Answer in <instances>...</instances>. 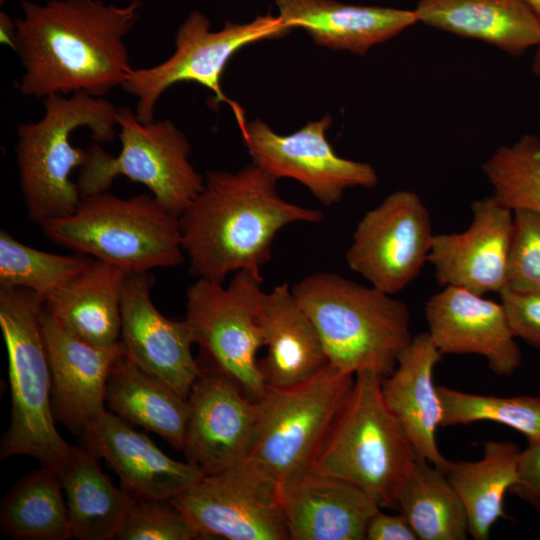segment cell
Masks as SVG:
<instances>
[{"label":"cell","instance_id":"cell-1","mask_svg":"<svg viewBox=\"0 0 540 540\" xmlns=\"http://www.w3.org/2000/svg\"><path fill=\"white\" fill-rule=\"evenodd\" d=\"M140 0L125 6L102 0H22L13 50L25 96L47 98L84 92L103 97L133 70L124 38L136 23Z\"/></svg>","mask_w":540,"mask_h":540},{"label":"cell","instance_id":"cell-2","mask_svg":"<svg viewBox=\"0 0 540 540\" xmlns=\"http://www.w3.org/2000/svg\"><path fill=\"white\" fill-rule=\"evenodd\" d=\"M277 181L253 162L236 172L207 173L203 189L178 218L192 275L223 284L230 273L260 270L283 227L322 220L321 211L284 200Z\"/></svg>","mask_w":540,"mask_h":540},{"label":"cell","instance_id":"cell-3","mask_svg":"<svg viewBox=\"0 0 540 540\" xmlns=\"http://www.w3.org/2000/svg\"><path fill=\"white\" fill-rule=\"evenodd\" d=\"M291 291L316 327L329 364L384 378L410 344V311L392 295L331 272L298 281Z\"/></svg>","mask_w":540,"mask_h":540},{"label":"cell","instance_id":"cell-4","mask_svg":"<svg viewBox=\"0 0 540 540\" xmlns=\"http://www.w3.org/2000/svg\"><path fill=\"white\" fill-rule=\"evenodd\" d=\"M381 380L373 372L355 375L308 468L356 485L380 508H398L418 456L383 399Z\"/></svg>","mask_w":540,"mask_h":540},{"label":"cell","instance_id":"cell-5","mask_svg":"<svg viewBox=\"0 0 540 540\" xmlns=\"http://www.w3.org/2000/svg\"><path fill=\"white\" fill-rule=\"evenodd\" d=\"M44 108L38 121L18 125L16 144L25 208L39 226L72 214L81 200L70 175L85 163L88 151L71 144L72 133L87 127L94 141L111 142L118 126V108L84 92L49 96Z\"/></svg>","mask_w":540,"mask_h":540},{"label":"cell","instance_id":"cell-6","mask_svg":"<svg viewBox=\"0 0 540 540\" xmlns=\"http://www.w3.org/2000/svg\"><path fill=\"white\" fill-rule=\"evenodd\" d=\"M43 303L22 288L0 287V329L7 349L11 421L0 458L31 456L59 476L76 447L58 432L51 405V378L40 314Z\"/></svg>","mask_w":540,"mask_h":540},{"label":"cell","instance_id":"cell-7","mask_svg":"<svg viewBox=\"0 0 540 540\" xmlns=\"http://www.w3.org/2000/svg\"><path fill=\"white\" fill-rule=\"evenodd\" d=\"M40 227L50 241L128 273L176 267L185 259L178 217L148 194H93L72 214Z\"/></svg>","mask_w":540,"mask_h":540},{"label":"cell","instance_id":"cell-8","mask_svg":"<svg viewBox=\"0 0 540 540\" xmlns=\"http://www.w3.org/2000/svg\"><path fill=\"white\" fill-rule=\"evenodd\" d=\"M355 375L328 364L311 379L289 388L268 387L257 399L258 424L247 457L234 468L275 488L307 468Z\"/></svg>","mask_w":540,"mask_h":540},{"label":"cell","instance_id":"cell-9","mask_svg":"<svg viewBox=\"0 0 540 540\" xmlns=\"http://www.w3.org/2000/svg\"><path fill=\"white\" fill-rule=\"evenodd\" d=\"M121 150L113 156L91 145L77 181L81 198L106 192L115 178L143 184L170 213L179 218L204 187L205 179L189 162L191 146L170 120L139 121L128 107L118 108Z\"/></svg>","mask_w":540,"mask_h":540},{"label":"cell","instance_id":"cell-10","mask_svg":"<svg viewBox=\"0 0 540 540\" xmlns=\"http://www.w3.org/2000/svg\"><path fill=\"white\" fill-rule=\"evenodd\" d=\"M292 28L279 16L259 15L254 20L235 24L227 21L219 31L210 30L209 19L199 11L191 12L178 28L175 52L162 63L134 69L122 89L137 100L135 115L139 121H154L160 96L179 82H195L213 93V102L229 104L239 128L245 123L244 111L223 92L221 79L230 59L250 44L284 37Z\"/></svg>","mask_w":540,"mask_h":540},{"label":"cell","instance_id":"cell-11","mask_svg":"<svg viewBox=\"0 0 540 540\" xmlns=\"http://www.w3.org/2000/svg\"><path fill=\"white\" fill-rule=\"evenodd\" d=\"M262 283L259 269H243L228 287L199 278L186 292L185 319L195 343L253 400L268 388L256 356L263 346L259 316L267 293Z\"/></svg>","mask_w":540,"mask_h":540},{"label":"cell","instance_id":"cell-12","mask_svg":"<svg viewBox=\"0 0 540 540\" xmlns=\"http://www.w3.org/2000/svg\"><path fill=\"white\" fill-rule=\"evenodd\" d=\"M434 235L430 213L419 195L397 190L358 222L346 262L371 286L394 295L428 262Z\"/></svg>","mask_w":540,"mask_h":540},{"label":"cell","instance_id":"cell-13","mask_svg":"<svg viewBox=\"0 0 540 540\" xmlns=\"http://www.w3.org/2000/svg\"><path fill=\"white\" fill-rule=\"evenodd\" d=\"M331 123L328 114L290 135H280L257 118L246 121L240 131L254 164L278 180H297L320 203L332 206L349 188L375 187L378 175L371 164L336 154L326 137Z\"/></svg>","mask_w":540,"mask_h":540},{"label":"cell","instance_id":"cell-14","mask_svg":"<svg viewBox=\"0 0 540 540\" xmlns=\"http://www.w3.org/2000/svg\"><path fill=\"white\" fill-rule=\"evenodd\" d=\"M214 367L200 366L187 397L183 452L205 476L230 469L247 457L259 416L257 401Z\"/></svg>","mask_w":540,"mask_h":540},{"label":"cell","instance_id":"cell-15","mask_svg":"<svg viewBox=\"0 0 540 540\" xmlns=\"http://www.w3.org/2000/svg\"><path fill=\"white\" fill-rule=\"evenodd\" d=\"M199 538L289 540L277 490L234 467L204 476L171 498Z\"/></svg>","mask_w":540,"mask_h":540},{"label":"cell","instance_id":"cell-16","mask_svg":"<svg viewBox=\"0 0 540 540\" xmlns=\"http://www.w3.org/2000/svg\"><path fill=\"white\" fill-rule=\"evenodd\" d=\"M149 272L128 273L121 302L120 343L125 356L186 398L200 374L192 355L193 331L186 319L171 320L154 306Z\"/></svg>","mask_w":540,"mask_h":540},{"label":"cell","instance_id":"cell-17","mask_svg":"<svg viewBox=\"0 0 540 540\" xmlns=\"http://www.w3.org/2000/svg\"><path fill=\"white\" fill-rule=\"evenodd\" d=\"M471 211L462 232L434 235L428 262L443 287L499 294L507 285L513 211L492 195L475 200Z\"/></svg>","mask_w":540,"mask_h":540},{"label":"cell","instance_id":"cell-18","mask_svg":"<svg viewBox=\"0 0 540 540\" xmlns=\"http://www.w3.org/2000/svg\"><path fill=\"white\" fill-rule=\"evenodd\" d=\"M41 328L46 347L51 405L56 423L82 435L90 421L105 411L107 380L124 354L119 341L111 347L92 345L65 329L42 306Z\"/></svg>","mask_w":540,"mask_h":540},{"label":"cell","instance_id":"cell-19","mask_svg":"<svg viewBox=\"0 0 540 540\" xmlns=\"http://www.w3.org/2000/svg\"><path fill=\"white\" fill-rule=\"evenodd\" d=\"M428 334L444 354H475L498 376L512 375L522 354L502 303L447 286L425 305Z\"/></svg>","mask_w":540,"mask_h":540},{"label":"cell","instance_id":"cell-20","mask_svg":"<svg viewBox=\"0 0 540 540\" xmlns=\"http://www.w3.org/2000/svg\"><path fill=\"white\" fill-rule=\"evenodd\" d=\"M277 494L290 540H364L380 509L356 485L308 467L281 484Z\"/></svg>","mask_w":540,"mask_h":540},{"label":"cell","instance_id":"cell-21","mask_svg":"<svg viewBox=\"0 0 540 540\" xmlns=\"http://www.w3.org/2000/svg\"><path fill=\"white\" fill-rule=\"evenodd\" d=\"M81 436L87 449L105 459L122 487L137 498L171 499L205 476L192 464L172 459L144 433L106 410Z\"/></svg>","mask_w":540,"mask_h":540},{"label":"cell","instance_id":"cell-22","mask_svg":"<svg viewBox=\"0 0 540 540\" xmlns=\"http://www.w3.org/2000/svg\"><path fill=\"white\" fill-rule=\"evenodd\" d=\"M442 356L428 332L413 336L400 354L395 369L382 378L381 392L416 455L445 473L449 460L436 442L442 406L434 383V370Z\"/></svg>","mask_w":540,"mask_h":540},{"label":"cell","instance_id":"cell-23","mask_svg":"<svg viewBox=\"0 0 540 540\" xmlns=\"http://www.w3.org/2000/svg\"><path fill=\"white\" fill-rule=\"evenodd\" d=\"M282 21L304 29L320 46L365 55L418 23L413 10L335 0H274Z\"/></svg>","mask_w":540,"mask_h":540},{"label":"cell","instance_id":"cell-24","mask_svg":"<svg viewBox=\"0 0 540 540\" xmlns=\"http://www.w3.org/2000/svg\"><path fill=\"white\" fill-rule=\"evenodd\" d=\"M259 324L267 348L259 365L268 387L299 385L329 364L316 327L287 282L266 294Z\"/></svg>","mask_w":540,"mask_h":540},{"label":"cell","instance_id":"cell-25","mask_svg":"<svg viewBox=\"0 0 540 540\" xmlns=\"http://www.w3.org/2000/svg\"><path fill=\"white\" fill-rule=\"evenodd\" d=\"M418 23L519 56L540 43V23L524 0H418Z\"/></svg>","mask_w":540,"mask_h":540},{"label":"cell","instance_id":"cell-26","mask_svg":"<svg viewBox=\"0 0 540 540\" xmlns=\"http://www.w3.org/2000/svg\"><path fill=\"white\" fill-rule=\"evenodd\" d=\"M128 272L94 259L53 292L45 308L69 332L99 347L119 343L121 302Z\"/></svg>","mask_w":540,"mask_h":540},{"label":"cell","instance_id":"cell-27","mask_svg":"<svg viewBox=\"0 0 540 540\" xmlns=\"http://www.w3.org/2000/svg\"><path fill=\"white\" fill-rule=\"evenodd\" d=\"M105 404L121 419L156 433L174 449L183 451L187 399L141 370L125 354L110 371Z\"/></svg>","mask_w":540,"mask_h":540},{"label":"cell","instance_id":"cell-28","mask_svg":"<svg viewBox=\"0 0 540 540\" xmlns=\"http://www.w3.org/2000/svg\"><path fill=\"white\" fill-rule=\"evenodd\" d=\"M520 451L513 442L487 440L481 459L449 460L445 474L464 504L473 539H489L493 525L505 517V494L519 482Z\"/></svg>","mask_w":540,"mask_h":540},{"label":"cell","instance_id":"cell-29","mask_svg":"<svg viewBox=\"0 0 540 540\" xmlns=\"http://www.w3.org/2000/svg\"><path fill=\"white\" fill-rule=\"evenodd\" d=\"M60 479L73 537L115 539L135 497L113 485L89 449L76 447Z\"/></svg>","mask_w":540,"mask_h":540},{"label":"cell","instance_id":"cell-30","mask_svg":"<svg viewBox=\"0 0 540 540\" xmlns=\"http://www.w3.org/2000/svg\"><path fill=\"white\" fill-rule=\"evenodd\" d=\"M60 476L45 467L33 470L6 493L0 529L18 540H67L73 537Z\"/></svg>","mask_w":540,"mask_h":540},{"label":"cell","instance_id":"cell-31","mask_svg":"<svg viewBox=\"0 0 540 540\" xmlns=\"http://www.w3.org/2000/svg\"><path fill=\"white\" fill-rule=\"evenodd\" d=\"M398 508L418 539L466 540L468 518L446 474L427 460L417 459L398 498Z\"/></svg>","mask_w":540,"mask_h":540},{"label":"cell","instance_id":"cell-32","mask_svg":"<svg viewBox=\"0 0 540 540\" xmlns=\"http://www.w3.org/2000/svg\"><path fill=\"white\" fill-rule=\"evenodd\" d=\"M93 260L77 253L59 255L41 251L18 241L6 230L0 232V287L26 289L43 304Z\"/></svg>","mask_w":540,"mask_h":540},{"label":"cell","instance_id":"cell-33","mask_svg":"<svg viewBox=\"0 0 540 540\" xmlns=\"http://www.w3.org/2000/svg\"><path fill=\"white\" fill-rule=\"evenodd\" d=\"M481 169L493 188L492 196L512 211L540 215V138L524 134L498 147Z\"/></svg>","mask_w":540,"mask_h":540},{"label":"cell","instance_id":"cell-34","mask_svg":"<svg viewBox=\"0 0 540 540\" xmlns=\"http://www.w3.org/2000/svg\"><path fill=\"white\" fill-rule=\"evenodd\" d=\"M437 392L442 406V427L492 421L521 433L528 444L540 441V395L497 397L443 385H437Z\"/></svg>","mask_w":540,"mask_h":540},{"label":"cell","instance_id":"cell-35","mask_svg":"<svg viewBox=\"0 0 540 540\" xmlns=\"http://www.w3.org/2000/svg\"><path fill=\"white\" fill-rule=\"evenodd\" d=\"M115 539L192 540L198 535L171 499L135 497Z\"/></svg>","mask_w":540,"mask_h":540},{"label":"cell","instance_id":"cell-36","mask_svg":"<svg viewBox=\"0 0 540 540\" xmlns=\"http://www.w3.org/2000/svg\"><path fill=\"white\" fill-rule=\"evenodd\" d=\"M506 287L520 292L540 290V215L513 211V234Z\"/></svg>","mask_w":540,"mask_h":540},{"label":"cell","instance_id":"cell-37","mask_svg":"<svg viewBox=\"0 0 540 540\" xmlns=\"http://www.w3.org/2000/svg\"><path fill=\"white\" fill-rule=\"evenodd\" d=\"M499 296L515 337L540 349V290L520 292L505 287Z\"/></svg>","mask_w":540,"mask_h":540},{"label":"cell","instance_id":"cell-38","mask_svg":"<svg viewBox=\"0 0 540 540\" xmlns=\"http://www.w3.org/2000/svg\"><path fill=\"white\" fill-rule=\"evenodd\" d=\"M518 475L519 482L511 491L540 510V441L520 451Z\"/></svg>","mask_w":540,"mask_h":540},{"label":"cell","instance_id":"cell-39","mask_svg":"<svg viewBox=\"0 0 540 540\" xmlns=\"http://www.w3.org/2000/svg\"><path fill=\"white\" fill-rule=\"evenodd\" d=\"M366 539L417 540L418 537L402 513L400 515H388L379 509L367 524Z\"/></svg>","mask_w":540,"mask_h":540},{"label":"cell","instance_id":"cell-40","mask_svg":"<svg viewBox=\"0 0 540 540\" xmlns=\"http://www.w3.org/2000/svg\"><path fill=\"white\" fill-rule=\"evenodd\" d=\"M0 26H1V42L14 47L15 38V22L9 18L5 12L0 14Z\"/></svg>","mask_w":540,"mask_h":540},{"label":"cell","instance_id":"cell-41","mask_svg":"<svg viewBox=\"0 0 540 540\" xmlns=\"http://www.w3.org/2000/svg\"><path fill=\"white\" fill-rule=\"evenodd\" d=\"M524 1L534 12L535 16L537 17L540 23V0H524ZM535 49L536 50L532 59L531 68L534 75L540 80V43Z\"/></svg>","mask_w":540,"mask_h":540}]
</instances>
